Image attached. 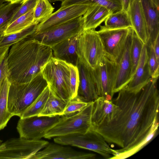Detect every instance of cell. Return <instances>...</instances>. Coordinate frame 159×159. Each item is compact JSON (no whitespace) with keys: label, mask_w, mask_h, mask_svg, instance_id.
Listing matches in <instances>:
<instances>
[{"label":"cell","mask_w":159,"mask_h":159,"mask_svg":"<svg viewBox=\"0 0 159 159\" xmlns=\"http://www.w3.org/2000/svg\"><path fill=\"white\" fill-rule=\"evenodd\" d=\"M158 78L152 79L139 92L124 88L112 100L115 106L108 119L91 127L107 143L121 148L111 159H123L140 150L153 139L159 126Z\"/></svg>","instance_id":"cell-1"},{"label":"cell","mask_w":159,"mask_h":159,"mask_svg":"<svg viewBox=\"0 0 159 159\" xmlns=\"http://www.w3.org/2000/svg\"><path fill=\"white\" fill-rule=\"evenodd\" d=\"M53 57L51 48L26 38L13 44L7 60L10 82L31 81Z\"/></svg>","instance_id":"cell-2"},{"label":"cell","mask_w":159,"mask_h":159,"mask_svg":"<svg viewBox=\"0 0 159 159\" xmlns=\"http://www.w3.org/2000/svg\"><path fill=\"white\" fill-rule=\"evenodd\" d=\"M48 85L41 72L30 82H10L7 101L8 111L20 117Z\"/></svg>","instance_id":"cell-3"},{"label":"cell","mask_w":159,"mask_h":159,"mask_svg":"<svg viewBox=\"0 0 159 159\" xmlns=\"http://www.w3.org/2000/svg\"><path fill=\"white\" fill-rule=\"evenodd\" d=\"M50 91L56 97L70 99V70L69 64L51 57L41 71Z\"/></svg>","instance_id":"cell-4"},{"label":"cell","mask_w":159,"mask_h":159,"mask_svg":"<svg viewBox=\"0 0 159 159\" xmlns=\"http://www.w3.org/2000/svg\"><path fill=\"white\" fill-rule=\"evenodd\" d=\"M93 102L80 112L69 116H61L59 121L46 133L44 136L50 139L75 133L84 134L91 127Z\"/></svg>","instance_id":"cell-5"},{"label":"cell","mask_w":159,"mask_h":159,"mask_svg":"<svg viewBox=\"0 0 159 159\" xmlns=\"http://www.w3.org/2000/svg\"><path fill=\"white\" fill-rule=\"evenodd\" d=\"M55 143L77 147L96 152L106 159H111L114 154L103 137L91 128L84 134L75 133L56 137Z\"/></svg>","instance_id":"cell-6"},{"label":"cell","mask_w":159,"mask_h":159,"mask_svg":"<svg viewBox=\"0 0 159 159\" xmlns=\"http://www.w3.org/2000/svg\"><path fill=\"white\" fill-rule=\"evenodd\" d=\"M79 60L92 70L98 65L105 52L100 38L94 29L83 30L78 43Z\"/></svg>","instance_id":"cell-7"},{"label":"cell","mask_w":159,"mask_h":159,"mask_svg":"<svg viewBox=\"0 0 159 159\" xmlns=\"http://www.w3.org/2000/svg\"><path fill=\"white\" fill-rule=\"evenodd\" d=\"M82 16L61 24L47 30L33 33L27 38L35 39L51 47L64 40L80 33L83 30Z\"/></svg>","instance_id":"cell-8"},{"label":"cell","mask_w":159,"mask_h":159,"mask_svg":"<svg viewBox=\"0 0 159 159\" xmlns=\"http://www.w3.org/2000/svg\"><path fill=\"white\" fill-rule=\"evenodd\" d=\"M49 143L43 140L19 137L9 139L0 146V159H29Z\"/></svg>","instance_id":"cell-9"},{"label":"cell","mask_w":159,"mask_h":159,"mask_svg":"<svg viewBox=\"0 0 159 159\" xmlns=\"http://www.w3.org/2000/svg\"><path fill=\"white\" fill-rule=\"evenodd\" d=\"M117 67V63L104 56L98 66L92 70L98 97L112 100Z\"/></svg>","instance_id":"cell-10"},{"label":"cell","mask_w":159,"mask_h":159,"mask_svg":"<svg viewBox=\"0 0 159 159\" xmlns=\"http://www.w3.org/2000/svg\"><path fill=\"white\" fill-rule=\"evenodd\" d=\"M97 33L103 46L105 56L118 64L123 52L130 27L110 29L100 25Z\"/></svg>","instance_id":"cell-11"},{"label":"cell","mask_w":159,"mask_h":159,"mask_svg":"<svg viewBox=\"0 0 159 159\" xmlns=\"http://www.w3.org/2000/svg\"><path fill=\"white\" fill-rule=\"evenodd\" d=\"M61 116H35L21 118L16 129L20 137L30 140H39L59 120Z\"/></svg>","instance_id":"cell-12"},{"label":"cell","mask_w":159,"mask_h":159,"mask_svg":"<svg viewBox=\"0 0 159 159\" xmlns=\"http://www.w3.org/2000/svg\"><path fill=\"white\" fill-rule=\"evenodd\" d=\"M92 3L88 2L61 7L47 19L38 24L34 33L47 30L70 20L82 16Z\"/></svg>","instance_id":"cell-13"},{"label":"cell","mask_w":159,"mask_h":159,"mask_svg":"<svg viewBox=\"0 0 159 159\" xmlns=\"http://www.w3.org/2000/svg\"><path fill=\"white\" fill-rule=\"evenodd\" d=\"M56 143H49L29 159H93L96 155L77 151L69 146Z\"/></svg>","instance_id":"cell-14"},{"label":"cell","mask_w":159,"mask_h":159,"mask_svg":"<svg viewBox=\"0 0 159 159\" xmlns=\"http://www.w3.org/2000/svg\"><path fill=\"white\" fill-rule=\"evenodd\" d=\"M134 29L130 27L125 48L117 64V70L113 92L114 93L124 88L131 79L130 48Z\"/></svg>","instance_id":"cell-15"},{"label":"cell","mask_w":159,"mask_h":159,"mask_svg":"<svg viewBox=\"0 0 159 159\" xmlns=\"http://www.w3.org/2000/svg\"><path fill=\"white\" fill-rule=\"evenodd\" d=\"M79 74V83L76 97L87 102H93L99 97L92 69L79 59L76 66Z\"/></svg>","instance_id":"cell-16"},{"label":"cell","mask_w":159,"mask_h":159,"mask_svg":"<svg viewBox=\"0 0 159 159\" xmlns=\"http://www.w3.org/2000/svg\"><path fill=\"white\" fill-rule=\"evenodd\" d=\"M148 48L144 44L135 72L130 81L124 88L128 91L136 93L152 79L148 65Z\"/></svg>","instance_id":"cell-17"},{"label":"cell","mask_w":159,"mask_h":159,"mask_svg":"<svg viewBox=\"0 0 159 159\" xmlns=\"http://www.w3.org/2000/svg\"><path fill=\"white\" fill-rule=\"evenodd\" d=\"M80 34L52 47L53 57L76 66L79 59L78 43Z\"/></svg>","instance_id":"cell-18"},{"label":"cell","mask_w":159,"mask_h":159,"mask_svg":"<svg viewBox=\"0 0 159 159\" xmlns=\"http://www.w3.org/2000/svg\"><path fill=\"white\" fill-rule=\"evenodd\" d=\"M141 0L146 26L147 41L146 45H152L159 36V7L153 5L149 0Z\"/></svg>","instance_id":"cell-19"},{"label":"cell","mask_w":159,"mask_h":159,"mask_svg":"<svg viewBox=\"0 0 159 159\" xmlns=\"http://www.w3.org/2000/svg\"><path fill=\"white\" fill-rule=\"evenodd\" d=\"M136 34L144 44L147 41V35L145 16L141 0H135L127 11Z\"/></svg>","instance_id":"cell-20"},{"label":"cell","mask_w":159,"mask_h":159,"mask_svg":"<svg viewBox=\"0 0 159 159\" xmlns=\"http://www.w3.org/2000/svg\"><path fill=\"white\" fill-rule=\"evenodd\" d=\"M111 13L106 7L93 3L83 16V30L95 29Z\"/></svg>","instance_id":"cell-21"},{"label":"cell","mask_w":159,"mask_h":159,"mask_svg":"<svg viewBox=\"0 0 159 159\" xmlns=\"http://www.w3.org/2000/svg\"><path fill=\"white\" fill-rule=\"evenodd\" d=\"M115 106L111 100L99 97L93 102L91 116L92 127L103 123L109 118Z\"/></svg>","instance_id":"cell-22"},{"label":"cell","mask_w":159,"mask_h":159,"mask_svg":"<svg viewBox=\"0 0 159 159\" xmlns=\"http://www.w3.org/2000/svg\"><path fill=\"white\" fill-rule=\"evenodd\" d=\"M10 81L7 75L0 80V130L3 129L12 117L7 108L8 96Z\"/></svg>","instance_id":"cell-23"},{"label":"cell","mask_w":159,"mask_h":159,"mask_svg":"<svg viewBox=\"0 0 159 159\" xmlns=\"http://www.w3.org/2000/svg\"><path fill=\"white\" fill-rule=\"evenodd\" d=\"M70 99L65 100L59 98L50 90L49 95L44 108L38 116H61Z\"/></svg>","instance_id":"cell-24"},{"label":"cell","mask_w":159,"mask_h":159,"mask_svg":"<svg viewBox=\"0 0 159 159\" xmlns=\"http://www.w3.org/2000/svg\"><path fill=\"white\" fill-rule=\"evenodd\" d=\"M105 26L110 29L132 27L127 11L122 9L110 14L105 20Z\"/></svg>","instance_id":"cell-25"},{"label":"cell","mask_w":159,"mask_h":159,"mask_svg":"<svg viewBox=\"0 0 159 159\" xmlns=\"http://www.w3.org/2000/svg\"><path fill=\"white\" fill-rule=\"evenodd\" d=\"M34 9L20 16L8 25L4 31V35L18 32L32 25L36 24L34 21Z\"/></svg>","instance_id":"cell-26"},{"label":"cell","mask_w":159,"mask_h":159,"mask_svg":"<svg viewBox=\"0 0 159 159\" xmlns=\"http://www.w3.org/2000/svg\"><path fill=\"white\" fill-rule=\"evenodd\" d=\"M49 92L50 89L48 85L33 103L24 112L20 118L38 116L44 108L48 97Z\"/></svg>","instance_id":"cell-27"},{"label":"cell","mask_w":159,"mask_h":159,"mask_svg":"<svg viewBox=\"0 0 159 159\" xmlns=\"http://www.w3.org/2000/svg\"><path fill=\"white\" fill-rule=\"evenodd\" d=\"M37 25L33 24L18 32L3 35L0 40V48L10 46L26 38L35 31Z\"/></svg>","instance_id":"cell-28"},{"label":"cell","mask_w":159,"mask_h":159,"mask_svg":"<svg viewBox=\"0 0 159 159\" xmlns=\"http://www.w3.org/2000/svg\"><path fill=\"white\" fill-rule=\"evenodd\" d=\"M21 4L7 2L0 5V30H5Z\"/></svg>","instance_id":"cell-29"},{"label":"cell","mask_w":159,"mask_h":159,"mask_svg":"<svg viewBox=\"0 0 159 159\" xmlns=\"http://www.w3.org/2000/svg\"><path fill=\"white\" fill-rule=\"evenodd\" d=\"M89 2L96 3L108 8L112 13L122 9L120 1L118 0H65L61 2V7Z\"/></svg>","instance_id":"cell-30"},{"label":"cell","mask_w":159,"mask_h":159,"mask_svg":"<svg viewBox=\"0 0 159 159\" xmlns=\"http://www.w3.org/2000/svg\"><path fill=\"white\" fill-rule=\"evenodd\" d=\"M54 9L48 0H38L34 10V23L38 25L44 21L52 14Z\"/></svg>","instance_id":"cell-31"},{"label":"cell","mask_w":159,"mask_h":159,"mask_svg":"<svg viewBox=\"0 0 159 159\" xmlns=\"http://www.w3.org/2000/svg\"><path fill=\"white\" fill-rule=\"evenodd\" d=\"M144 45L134 30L130 52L131 64V78L135 72L139 62Z\"/></svg>","instance_id":"cell-32"},{"label":"cell","mask_w":159,"mask_h":159,"mask_svg":"<svg viewBox=\"0 0 159 159\" xmlns=\"http://www.w3.org/2000/svg\"><path fill=\"white\" fill-rule=\"evenodd\" d=\"M88 103L81 100L76 97L70 99L61 116H69L75 114L81 111Z\"/></svg>","instance_id":"cell-33"},{"label":"cell","mask_w":159,"mask_h":159,"mask_svg":"<svg viewBox=\"0 0 159 159\" xmlns=\"http://www.w3.org/2000/svg\"><path fill=\"white\" fill-rule=\"evenodd\" d=\"M146 46L148 53V65L151 75L152 79L158 78L159 61L157 58L152 45Z\"/></svg>","instance_id":"cell-34"},{"label":"cell","mask_w":159,"mask_h":159,"mask_svg":"<svg viewBox=\"0 0 159 159\" xmlns=\"http://www.w3.org/2000/svg\"><path fill=\"white\" fill-rule=\"evenodd\" d=\"M70 70V99L75 97L77 94L79 83V71L77 66L69 64Z\"/></svg>","instance_id":"cell-35"},{"label":"cell","mask_w":159,"mask_h":159,"mask_svg":"<svg viewBox=\"0 0 159 159\" xmlns=\"http://www.w3.org/2000/svg\"><path fill=\"white\" fill-rule=\"evenodd\" d=\"M38 1V0H27L22 3L12 18L8 25L20 16L34 8Z\"/></svg>","instance_id":"cell-36"},{"label":"cell","mask_w":159,"mask_h":159,"mask_svg":"<svg viewBox=\"0 0 159 159\" xmlns=\"http://www.w3.org/2000/svg\"><path fill=\"white\" fill-rule=\"evenodd\" d=\"M7 56L0 64V80L5 76H9V72L7 60Z\"/></svg>","instance_id":"cell-37"},{"label":"cell","mask_w":159,"mask_h":159,"mask_svg":"<svg viewBox=\"0 0 159 159\" xmlns=\"http://www.w3.org/2000/svg\"><path fill=\"white\" fill-rule=\"evenodd\" d=\"M152 45L157 58L159 61V36L156 39Z\"/></svg>","instance_id":"cell-38"},{"label":"cell","mask_w":159,"mask_h":159,"mask_svg":"<svg viewBox=\"0 0 159 159\" xmlns=\"http://www.w3.org/2000/svg\"><path fill=\"white\" fill-rule=\"evenodd\" d=\"M10 47L8 46L0 48V64L7 55Z\"/></svg>","instance_id":"cell-39"},{"label":"cell","mask_w":159,"mask_h":159,"mask_svg":"<svg viewBox=\"0 0 159 159\" xmlns=\"http://www.w3.org/2000/svg\"><path fill=\"white\" fill-rule=\"evenodd\" d=\"M135 0H120L122 9L127 11L129 7Z\"/></svg>","instance_id":"cell-40"},{"label":"cell","mask_w":159,"mask_h":159,"mask_svg":"<svg viewBox=\"0 0 159 159\" xmlns=\"http://www.w3.org/2000/svg\"><path fill=\"white\" fill-rule=\"evenodd\" d=\"M153 6L159 7V0H149Z\"/></svg>","instance_id":"cell-41"},{"label":"cell","mask_w":159,"mask_h":159,"mask_svg":"<svg viewBox=\"0 0 159 159\" xmlns=\"http://www.w3.org/2000/svg\"><path fill=\"white\" fill-rule=\"evenodd\" d=\"M27 0H11V2L13 3L22 4Z\"/></svg>","instance_id":"cell-42"},{"label":"cell","mask_w":159,"mask_h":159,"mask_svg":"<svg viewBox=\"0 0 159 159\" xmlns=\"http://www.w3.org/2000/svg\"><path fill=\"white\" fill-rule=\"evenodd\" d=\"M50 3H53L57 1H61V2H63L65 0H48Z\"/></svg>","instance_id":"cell-43"},{"label":"cell","mask_w":159,"mask_h":159,"mask_svg":"<svg viewBox=\"0 0 159 159\" xmlns=\"http://www.w3.org/2000/svg\"><path fill=\"white\" fill-rule=\"evenodd\" d=\"M4 35V31L0 30V40Z\"/></svg>","instance_id":"cell-44"},{"label":"cell","mask_w":159,"mask_h":159,"mask_svg":"<svg viewBox=\"0 0 159 159\" xmlns=\"http://www.w3.org/2000/svg\"><path fill=\"white\" fill-rule=\"evenodd\" d=\"M4 2V0H0V5L3 4Z\"/></svg>","instance_id":"cell-45"},{"label":"cell","mask_w":159,"mask_h":159,"mask_svg":"<svg viewBox=\"0 0 159 159\" xmlns=\"http://www.w3.org/2000/svg\"><path fill=\"white\" fill-rule=\"evenodd\" d=\"M4 2H10L11 0H4Z\"/></svg>","instance_id":"cell-46"},{"label":"cell","mask_w":159,"mask_h":159,"mask_svg":"<svg viewBox=\"0 0 159 159\" xmlns=\"http://www.w3.org/2000/svg\"><path fill=\"white\" fill-rule=\"evenodd\" d=\"M2 141L0 139V146L2 143Z\"/></svg>","instance_id":"cell-47"},{"label":"cell","mask_w":159,"mask_h":159,"mask_svg":"<svg viewBox=\"0 0 159 159\" xmlns=\"http://www.w3.org/2000/svg\"><path fill=\"white\" fill-rule=\"evenodd\" d=\"M119 0V1H120V0Z\"/></svg>","instance_id":"cell-48"}]
</instances>
